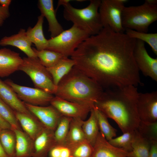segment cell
<instances>
[{
    "mask_svg": "<svg viewBox=\"0 0 157 157\" xmlns=\"http://www.w3.org/2000/svg\"><path fill=\"white\" fill-rule=\"evenodd\" d=\"M136 39L103 28L70 56L74 67L106 89L141 84L133 51Z\"/></svg>",
    "mask_w": 157,
    "mask_h": 157,
    "instance_id": "1",
    "label": "cell"
},
{
    "mask_svg": "<svg viewBox=\"0 0 157 157\" xmlns=\"http://www.w3.org/2000/svg\"><path fill=\"white\" fill-rule=\"evenodd\" d=\"M138 93L133 85L106 89L94 106L114 120L123 133L133 131L140 121L136 106Z\"/></svg>",
    "mask_w": 157,
    "mask_h": 157,
    "instance_id": "2",
    "label": "cell"
},
{
    "mask_svg": "<svg viewBox=\"0 0 157 157\" xmlns=\"http://www.w3.org/2000/svg\"><path fill=\"white\" fill-rule=\"evenodd\" d=\"M104 91V89L96 81L74 66L59 83L54 94L93 108Z\"/></svg>",
    "mask_w": 157,
    "mask_h": 157,
    "instance_id": "3",
    "label": "cell"
},
{
    "mask_svg": "<svg viewBox=\"0 0 157 157\" xmlns=\"http://www.w3.org/2000/svg\"><path fill=\"white\" fill-rule=\"evenodd\" d=\"M101 1L91 0L87 6L81 9L75 8L67 3L63 6L64 18L90 36L96 35L103 28L99 12Z\"/></svg>",
    "mask_w": 157,
    "mask_h": 157,
    "instance_id": "4",
    "label": "cell"
},
{
    "mask_svg": "<svg viewBox=\"0 0 157 157\" xmlns=\"http://www.w3.org/2000/svg\"><path fill=\"white\" fill-rule=\"evenodd\" d=\"M122 19L125 30L147 33L149 26L157 20V4H150L145 1L139 6H125Z\"/></svg>",
    "mask_w": 157,
    "mask_h": 157,
    "instance_id": "5",
    "label": "cell"
},
{
    "mask_svg": "<svg viewBox=\"0 0 157 157\" xmlns=\"http://www.w3.org/2000/svg\"><path fill=\"white\" fill-rule=\"evenodd\" d=\"M90 36L73 24L57 36L48 40L46 49L61 54L64 57L71 56L80 44Z\"/></svg>",
    "mask_w": 157,
    "mask_h": 157,
    "instance_id": "6",
    "label": "cell"
},
{
    "mask_svg": "<svg viewBox=\"0 0 157 157\" xmlns=\"http://www.w3.org/2000/svg\"><path fill=\"white\" fill-rule=\"evenodd\" d=\"M19 70L27 74L35 88L54 94L56 89L52 78L47 68L42 65L37 58L24 57Z\"/></svg>",
    "mask_w": 157,
    "mask_h": 157,
    "instance_id": "7",
    "label": "cell"
},
{
    "mask_svg": "<svg viewBox=\"0 0 157 157\" xmlns=\"http://www.w3.org/2000/svg\"><path fill=\"white\" fill-rule=\"evenodd\" d=\"M127 0H102L99 8L103 28H109L115 32L124 33L125 30L122 24V15Z\"/></svg>",
    "mask_w": 157,
    "mask_h": 157,
    "instance_id": "8",
    "label": "cell"
},
{
    "mask_svg": "<svg viewBox=\"0 0 157 157\" xmlns=\"http://www.w3.org/2000/svg\"><path fill=\"white\" fill-rule=\"evenodd\" d=\"M4 81L15 91L20 99L24 103L32 105L48 106L54 96L39 88L18 85L10 79H7Z\"/></svg>",
    "mask_w": 157,
    "mask_h": 157,
    "instance_id": "9",
    "label": "cell"
},
{
    "mask_svg": "<svg viewBox=\"0 0 157 157\" xmlns=\"http://www.w3.org/2000/svg\"><path fill=\"white\" fill-rule=\"evenodd\" d=\"M133 56L139 71H141L145 76L157 81V59L149 54L143 41L136 40Z\"/></svg>",
    "mask_w": 157,
    "mask_h": 157,
    "instance_id": "10",
    "label": "cell"
},
{
    "mask_svg": "<svg viewBox=\"0 0 157 157\" xmlns=\"http://www.w3.org/2000/svg\"><path fill=\"white\" fill-rule=\"evenodd\" d=\"M140 120L146 122L157 121V92L139 93L136 101Z\"/></svg>",
    "mask_w": 157,
    "mask_h": 157,
    "instance_id": "11",
    "label": "cell"
},
{
    "mask_svg": "<svg viewBox=\"0 0 157 157\" xmlns=\"http://www.w3.org/2000/svg\"><path fill=\"white\" fill-rule=\"evenodd\" d=\"M50 104L63 116L72 118H79L83 120L92 108L89 106L70 101L55 96L51 100Z\"/></svg>",
    "mask_w": 157,
    "mask_h": 157,
    "instance_id": "12",
    "label": "cell"
},
{
    "mask_svg": "<svg viewBox=\"0 0 157 157\" xmlns=\"http://www.w3.org/2000/svg\"><path fill=\"white\" fill-rule=\"evenodd\" d=\"M28 110L46 128L54 131L63 116L53 106L32 105L24 103Z\"/></svg>",
    "mask_w": 157,
    "mask_h": 157,
    "instance_id": "13",
    "label": "cell"
},
{
    "mask_svg": "<svg viewBox=\"0 0 157 157\" xmlns=\"http://www.w3.org/2000/svg\"><path fill=\"white\" fill-rule=\"evenodd\" d=\"M22 62L19 53L6 48L0 49V77L8 76L19 70Z\"/></svg>",
    "mask_w": 157,
    "mask_h": 157,
    "instance_id": "14",
    "label": "cell"
},
{
    "mask_svg": "<svg viewBox=\"0 0 157 157\" xmlns=\"http://www.w3.org/2000/svg\"><path fill=\"white\" fill-rule=\"evenodd\" d=\"M32 44L25 30L23 28L20 29L17 33L9 36H4L0 40V45L1 46H14L22 51L27 57L36 58L31 47Z\"/></svg>",
    "mask_w": 157,
    "mask_h": 157,
    "instance_id": "15",
    "label": "cell"
},
{
    "mask_svg": "<svg viewBox=\"0 0 157 157\" xmlns=\"http://www.w3.org/2000/svg\"><path fill=\"white\" fill-rule=\"evenodd\" d=\"M38 6L41 15L46 18L49 25L48 31L51 33V38H54L64 30L58 21L52 0H39Z\"/></svg>",
    "mask_w": 157,
    "mask_h": 157,
    "instance_id": "16",
    "label": "cell"
},
{
    "mask_svg": "<svg viewBox=\"0 0 157 157\" xmlns=\"http://www.w3.org/2000/svg\"><path fill=\"white\" fill-rule=\"evenodd\" d=\"M14 112L24 131L34 141L46 128L32 114Z\"/></svg>",
    "mask_w": 157,
    "mask_h": 157,
    "instance_id": "17",
    "label": "cell"
},
{
    "mask_svg": "<svg viewBox=\"0 0 157 157\" xmlns=\"http://www.w3.org/2000/svg\"><path fill=\"white\" fill-rule=\"evenodd\" d=\"M93 147L92 157H127L128 152L111 145L100 131Z\"/></svg>",
    "mask_w": 157,
    "mask_h": 157,
    "instance_id": "18",
    "label": "cell"
},
{
    "mask_svg": "<svg viewBox=\"0 0 157 157\" xmlns=\"http://www.w3.org/2000/svg\"><path fill=\"white\" fill-rule=\"evenodd\" d=\"M54 131L46 128L34 140V151L32 157H47L56 146Z\"/></svg>",
    "mask_w": 157,
    "mask_h": 157,
    "instance_id": "19",
    "label": "cell"
},
{
    "mask_svg": "<svg viewBox=\"0 0 157 157\" xmlns=\"http://www.w3.org/2000/svg\"><path fill=\"white\" fill-rule=\"evenodd\" d=\"M0 99L14 111L32 114L27 108L24 102L19 99L12 89L0 79Z\"/></svg>",
    "mask_w": 157,
    "mask_h": 157,
    "instance_id": "20",
    "label": "cell"
},
{
    "mask_svg": "<svg viewBox=\"0 0 157 157\" xmlns=\"http://www.w3.org/2000/svg\"><path fill=\"white\" fill-rule=\"evenodd\" d=\"M12 130L16 136L15 157H32L34 151V141L22 130Z\"/></svg>",
    "mask_w": 157,
    "mask_h": 157,
    "instance_id": "21",
    "label": "cell"
},
{
    "mask_svg": "<svg viewBox=\"0 0 157 157\" xmlns=\"http://www.w3.org/2000/svg\"><path fill=\"white\" fill-rule=\"evenodd\" d=\"M44 18L41 14L38 17V21L34 27H29L26 31L30 40L35 44L36 49L38 51L46 49L48 45V40L45 37L43 30Z\"/></svg>",
    "mask_w": 157,
    "mask_h": 157,
    "instance_id": "22",
    "label": "cell"
},
{
    "mask_svg": "<svg viewBox=\"0 0 157 157\" xmlns=\"http://www.w3.org/2000/svg\"><path fill=\"white\" fill-rule=\"evenodd\" d=\"M74 61L69 57H64L53 66L47 68L57 86L61 80L74 66Z\"/></svg>",
    "mask_w": 157,
    "mask_h": 157,
    "instance_id": "23",
    "label": "cell"
},
{
    "mask_svg": "<svg viewBox=\"0 0 157 157\" xmlns=\"http://www.w3.org/2000/svg\"><path fill=\"white\" fill-rule=\"evenodd\" d=\"M132 151L128 153L127 157H149L151 142L142 136L135 130Z\"/></svg>",
    "mask_w": 157,
    "mask_h": 157,
    "instance_id": "24",
    "label": "cell"
},
{
    "mask_svg": "<svg viewBox=\"0 0 157 157\" xmlns=\"http://www.w3.org/2000/svg\"><path fill=\"white\" fill-rule=\"evenodd\" d=\"M89 118L83 121L82 128L85 139L93 146L99 132L97 117L93 108Z\"/></svg>",
    "mask_w": 157,
    "mask_h": 157,
    "instance_id": "25",
    "label": "cell"
},
{
    "mask_svg": "<svg viewBox=\"0 0 157 157\" xmlns=\"http://www.w3.org/2000/svg\"><path fill=\"white\" fill-rule=\"evenodd\" d=\"M83 121L79 118H72L64 145L74 144L86 140L82 128Z\"/></svg>",
    "mask_w": 157,
    "mask_h": 157,
    "instance_id": "26",
    "label": "cell"
},
{
    "mask_svg": "<svg viewBox=\"0 0 157 157\" xmlns=\"http://www.w3.org/2000/svg\"><path fill=\"white\" fill-rule=\"evenodd\" d=\"M93 108L97 117L100 132L108 141L116 137L117 130L109 123L108 117L95 106Z\"/></svg>",
    "mask_w": 157,
    "mask_h": 157,
    "instance_id": "27",
    "label": "cell"
},
{
    "mask_svg": "<svg viewBox=\"0 0 157 157\" xmlns=\"http://www.w3.org/2000/svg\"><path fill=\"white\" fill-rule=\"evenodd\" d=\"M32 48L40 63L46 68L53 66L65 57L61 54L51 50L45 49L38 51L35 48Z\"/></svg>",
    "mask_w": 157,
    "mask_h": 157,
    "instance_id": "28",
    "label": "cell"
},
{
    "mask_svg": "<svg viewBox=\"0 0 157 157\" xmlns=\"http://www.w3.org/2000/svg\"><path fill=\"white\" fill-rule=\"evenodd\" d=\"M0 141L5 151L10 157H15L16 142L14 131L11 129L0 132Z\"/></svg>",
    "mask_w": 157,
    "mask_h": 157,
    "instance_id": "29",
    "label": "cell"
},
{
    "mask_svg": "<svg viewBox=\"0 0 157 157\" xmlns=\"http://www.w3.org/2000/svg\"><path fill=\"white\" fill-rule=\"evenodd\" d=\"M125 34L129 37L147 43L154 53L157 55V33H147L130 29H125Z\"/></svg>",
    "mask_w": 157,
    "mask_h": 157,
    "instance_id": "30",
    "label": "cell"
},
{
    "mask_svg": "<svg viewBox=\"0 0 157 157\" xmlns=\"http://www.w3.org/2000/svg\"><path fill=\"white\" fill-rule=\"evenodd\" d=\"M72 118L64 116H62L60 118L54 132L56 145L65 144Z\"/></svg>",
    "mask_w": 157,
    "mask_h": 157,
    "instance_id": "31",
    "label": "cell"
},
{
    "mask_svg": "<svg viewBox=\"0 0 157 157\" xmlns=\"http://www.w3.org/2000/svg\"><path fill=\"white\" fill-rule=\"evenodd\" d=\"M70 149L73 157H92L93 146L85 140L81 142L69 144H65Z\"/></svg>",
    "mask_w": 157,
    "mask_h": 157,
    "instance_id": "32",
    "label": "cell"
},
{
    "mask_svg": "<svg viewBox=\"0 0 157 157\" xmlns=\"http://www.w3.org/2000/svg\"><path fill=\"white\" fill-rule=\"evenodd\" d=\"M134 131L123 133L122 135L115 137L108 142L115 147L128 152H130L132 150V144L134 136Z\"/></svg>",
    "mask_w": 157,
    "mask_h": 157,
    "instance_id": "33",
    "label": "cell"
},
{
    "mask_svg": "<svg viewBox=\"0 0 157 157\" xmlns=\"http://www.w3.org/2000/svg\"><path fill=\"white\" fill-rule=\"evenodd\" d=\"M135 130L142 136L150 141H157V121L146 122L140 121Z\"/></svg>",
    "mask_w": 157,
    "mask_h": 157,
    "instance_id": "34",
    "label": "cell"
},
{
    "mask_svg": "<svg viewBox=\"0 0 157 157\" xmlns=\"http://www.w3.org/2000/svg\"><path fill=\"white\" fill-rule=\"evenodd\" d=\"M0 117L10 125L12 129H17L22 130L14 111L0 99Z\"/></svg>",
    "mask_w": 157,
    "mask_h": 157,
    "instance_id": "35",
    "label": "cell"
},
{
    "mask_svg": "<svg viewBox=\"0 0 157 157\" xmlns=\"http://www.w3.org/2000/svg\"><path fill=\"white\" fill-rule=\"evenodd\" d=\"M10 15L9 8L0 6V26L3 24L5 21Z\"/></svg>",
    "mask_w": 157,
    "mask_h": 157,
    "instance_id": "36",
    "label": "cell"
},
{
    "mask_svg": "<svg viewBox=\"0 0 157 157\" xmlns=\"http://www.w3.org/2000/svg\"><path fill=\"white\" fill-rule=\"evenodd\" d=\"M71 151L69 147L65 145H60V157H70Z\"/></svg>",
    "mask_w": 157,
    "mask_h": 157,
    "instance_id": "37",
    "label": "cell"
},
{
    "mask_svg": "<svg viewBox=\"0 0 157 157\" xmlns=\"http://www.w3.org/2000/svg\"><path fill=\"white\" fill-rule=\"evenodd\" d=\"M149 157H157V141L151 142Z\"/></svg>",
    "mask_w": 157,
    "mask_h": 157,
    "instance_id": "38",
    "label": "cell"
},
{
    "mask_svg": "<svg viewBox=\"0 0 157 157\" xmlns=\"http://www.w3.org/2000/svg\"><path fill=\"white\" fill-rule=\"evenodd\" d=\"M6 129H12L10 125L0 117V132Z\"/></svg>",
    "mask_w": 157,
    "mask_h": 157,
    "instance_id": "39",
    "label": "cell"
},
{
    "mask_svg": "<svg viewBox=\"0 0 157 157\" xmlns=\"http://www.w3.org/2000/svg\"><path fill=\"white\" fill-rule=\"evenodd\" d=\"M11 1V0H0V6L4 7L9 8Z\"/></svg>",
    "mask_w": 157,
    "mask_h": 157,
    "instance_id": "40",
    "label": "cell"
},
{
    "mask_svg": "<svg viewBox=\"0 0 157 157\" xmlns=\"http://www.w3.org/2000/svg\"><path fill=\"white\" fill-rule=\"evenodd\" d=\"M0 157H10L7 154L0 141Z\"/></svg>",
    "mask_w": 157,
    "mask_h": 157,
    "instance_id": "41",
    "label": "cell"
},
{
    "mask_svg": "<svg viewBox=\"0 0 157 157\" xmlns=\"http://www.w3.org/2000/svg\"><path fill=\"white\" fill-rule=\"evenodd\" d=\"M70 0H59L58 2V5H57V7L56 8V10L58 8L59 6L62 5L63 6L64 5L68 3H69Z\"/></svg>",
    "mask_w": 157,
    "mask_h": 157,
    "instance_id": "42",
    "label": "cell"
},
{
    "mask_svg": "<svg viewBox=\"0 0 157 157\" xmlns=\"http://www.w3.org/2000/svg\"><path fill=\"white\" fill-rule=\"evenodd\" d=\"M145 1L150 4H157V0H146Z\"/></svg>",
    "mask_w": 157,
    "mask_h": 157,
    "instance_id": "43",
    "label": "cell"
},
{
    "mask_svg": "<svg viewBox=\"0 0 157 157\" xmlns=\"http://www.w3.org/2000/svg\"><path fill=\"white\" fill-rule=\"evenodd\" d=\"M70 157H73L71 156Z\"/></svg>",
    "mask_w": 157,
    "mask_h": 157,
    "instance_id": "44",
    "label": "cell"
}]
</instances>
